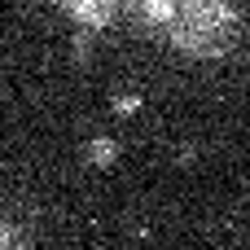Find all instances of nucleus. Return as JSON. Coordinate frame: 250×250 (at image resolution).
Listing matches in <instances>:
<instances>
[{
	"instance_id": "1",
	"label": "nucleus",
	"mask_w": 250,
	"mask_h": 250,
	"mask_svg": "<svg viewBox=\"0 0 250 250\" xmlns=\"http://www.w3.org/2000/svg\"><path fill=\"white\" fill-rule=\"evenodd\" d=\"M171 31V44L198 57H215L237 40V13L229 0H176L171 18L163 22Z\"/></svg>"
},
{
	"instance_id": "2",
	"label": "nucleus",
	"mask_w": 250,
	"mask_h": 250,
	"mask_svg": "<svg viewBox=\"0 0 250 250\" xmlns=\"http://www.w3.org/2000/svg\"><path fill=\"white\" fill-rule=\"evenodd\" d=\"M62 4L79 26H105L119 13V0H62Z\"/></svg>"
},
{
	"instance_id": "3",
	"label": "nucleus",
	"mask_w": 250,
	"mask_h": 250,
	"mask_svg": "<svg viewBox=\"0 0 250 250\" xmlns=\"http://www.w3.org/2000/svg\"><path fill=\"white\" fill-rule=\"evenodd\" d=\"M114 154H119V145H114L110 136L88 141V163H92V167H110V163H114Z\"/></svg>"
},
{
	"instance_id": "4",
	"label": "nucleus",
	"mask_w": 250,
	"mask_h": 250,
	"mask_svg": "<svg viewBox=\"0 0 250 250\" xmlns=\"http://www.w3.org/2000/svg\"><path fill=\"white\" fill-rule=\"evenodd\" d=\"M136 105H141V97H127V92H123V97H119V105H114V110H119V114H132V110H136Z\"/></svg>"
}]
</instances>
